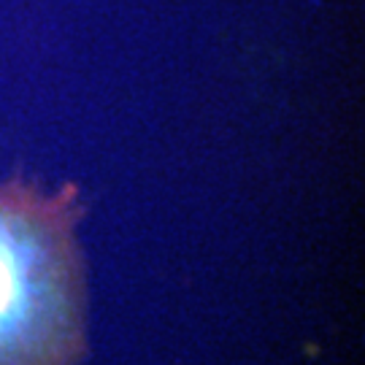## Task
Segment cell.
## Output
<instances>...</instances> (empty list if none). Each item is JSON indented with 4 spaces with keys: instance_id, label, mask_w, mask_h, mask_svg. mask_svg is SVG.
<instances>
[{
    "instance_id": "cell-1",
    "label": "cell",
    "mask_w": 365,
    "mask_h": 365,
    "mask_svg": "<svg viewBox=\"0 0 365 365\" xmlns=\"http://www.w3.org/2000/svg\"><path fill=\"white\" fill-rule=\"evenodd\" d=\"M84 349L73 197L0 184V365H76Z\"/></svg>"
}]
</instances>
